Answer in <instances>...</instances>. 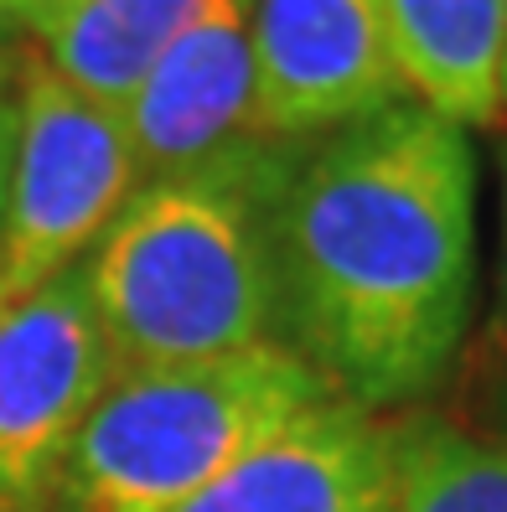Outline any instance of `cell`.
Masks as SVG:
<instances>
[{"instance_id": "6da1fadb", "label": "cell", "mask_w": 507, "mask_h": 512, "mask_svg": "<svg viewBox=\"0 0 507 512\" xmlns=\"http://www.w3.org/2000/svg\"><path fill=\"white\" fill-rule=\"evenodd\" d=\"M476 306L471 130L420 99L295 145L275 213V342L352 409L414 414Z\"/></svg>"}, {"instance_id": "7a4b0ae2", "label": "cell", "mask_w": 507, "mask_h": 512, "mask_svg": "<svg viewBox=\"0 0 507 512\" xmlns=\"http://www.w3.org/2000/svg\"><path fill=\"white\" fill-rule=\"evenodd\" d=\"M301 140L249 135L145 176L83 259L114 368L207 363L275 342V213Z\"/></svg>"}, {"instance_id": "3957f363", "label": "cell", "mask_w": 507, "mask_h": 512, "mask_svg": "<svg viewBox=\"0 0 507 512\" xmlns=\"http://www.w3.org/2000/svg\"><path fill=\"white\" fill-rule=\"evenodd\" d=\"M332 399L280 342L207 363L125 368L88 409L42 512H176Z\"/></svg>"}, {"instance_id": "277c9868", "label": "cell", "mask_w": 507, "mask_h": 512, "mask_svg": "<svg viewBox=\"0 0 507 512\" xmlns=\"http://www.w3.org/2000/svg\"><path fill=\"white\" fill-rule=\"evenodd\" d=\"M140 187L119 104L88 99L26 42L16 73V156L0 213V306L88 259Z\"/></svg>"}, {"instance_id": "5b68a950", "label": "cell", "mask_w": 507, "mask_h": 512, "mask_svg": "<svg viewBox=\"0 0 507 512\" xmlns=\"http://www.w3.org/2000/svg\"><path fill=\"white\" fill-rule=\"evenodd\" d=\"M114 373L83 264L0 306V512L47 507L83 419Z\"/></svg>"}, {"instance_id": "8992f818", "label": "cell", "mask_w": 507, "mask_h": 512, "mask_svg": "<svg viewBox=\"0 0 507 512\" xmlns=\"http://www.w3.org/2000/svg\"><path fill=\"white\" fill-rule=\"evenodd\" d=\"M409 99L378 0H254V130L316 140Z\"/></svg>"}, {"instance_id": "52a82bcc", "label": "cell", "mask_w": 507, "mask_h": 512, "mask_svg": "<svg viewBox=\"0 0 507 512\" xmlns=\"http://www.w3.org/2000/svg\"><path fill=\"white\" fill-rule=\"evenodd\" d=\"M145 176L197 166L254 130V0H213L119 104Z\"/></svg>"}, {"instance_id": "ba28073f", "label": "cell", "mask_w": 507, "mask_h": 512, "mask_svg": "<svg viewBox=\"0 0 507 512\" xmlns=\"http://www.w3.org/2000/svg\"><path fill=\"white\" fill-rule=\"evenodd\" d=\"M394 419L332 399L254 445L176 512H389Z\"/></svg>"}, {"instance_id": "9c48e42d", "label": "cell", "mask_w": 507, "mask_h": 512, "mask_svg": "<svg viewBox=\"0 0 507 512\" xmlns=\"http://www.w3.org/2000/svg\"><path fill=\"white\" fill-rule=\"evenodd\" d=\"M409 99L461 130L502 125V0H378Z\"/></svg>"}, {"instance_id": "30bf717a", "label": "cell", "mask_w": 507, "mask_h": 512, "mask_svg": "<svg viewBox=\"0 0 507 512\" xmlns=\"http://www.w3.org/2000/svg\"><path fill=\"white\" fill-rule=\"evenodd\" d=\"M207 6L213 0H73L21 42H32L42 63L88 99L125 104Z\"/></svg>"}, {"instance_id": "8fae6325", "label": "cell", "mask_w": 507, "mask_h": 512, "mask_svg": "<svg viewBox=\"0 0 507 512\" xmlns=\"http://www.w3.org/2000/svg\"><path fill=\"white\" fill-rule=\"evenodd\" d=\"M389 512H507V435L425 409L399 414Z\"/></svg>"}, {"instance_id": "7c38bea8", "label": "cell", "mask_w": 507, "mask_h": 512, "mask_svg": "<svg viewBox=\"0 0 507 512\" xmlns=\"http://www.w3.org/2000/svg\"><path fill=\"white\" fill-rule=\"evenodd\" d=\"M476 394L492 414V435H507V119L497 125V290L476 342Z\"/></svg>"}, {"instance_id": "4fadbf2b", "label": "cell", "mask_w": 507, "mask_h": 512, "mask_svg": "<svg viewBox=\"0 0 507 512\" xmlns=\"http://www.w3.org/2000/svg\"><path fill=\"white\" fill-rule=\"evenodd\" d=\"M63 6H73V0H0V26H11L16 37H32Z\"/></svg>"}, {"instance_id": "5bb4252c", "label": "cell", "mask_w": 507, "mask_h": 512, "mask_svg": "<svg viewBox=\"0 0 507 512\" xmlns=\"http://www.w3.org/2000/svg\"><path fill=\"white\" fill-rule=\"evenodd\" d=\"M11 156H16V88H11V94H0V213H6Z\"/></svg>"}, {"instance_id": "9a60e30c", "label": "cell", "mask_w": 507, "mask_h": 512, "mask_svg": "<svg viewBox=\"0 0 507 512\" xmlns=\"http://www.w3.org/2000/svg\"><path fill=\"white\" fill-rule=\"evenodd\" d=\"M21 52H26V42L11 32V26H0V94H11V88H16V73H21Z\"/></svg>"}, {"instance_id": "2e32d148", "label": "cell", "mask_w": 507, "mask_h": 512, "mask_svg": "<svg viewBox=\"0 0 507 512\" xmlns=\"http://www.w3.org/2000/svg\"><path fill=\"white\" fill-rule=\"evenodd\" d=\"M502 11H507V0H502ZM502 114H507V52H502Z\"/></svg>"}]
</instances>
